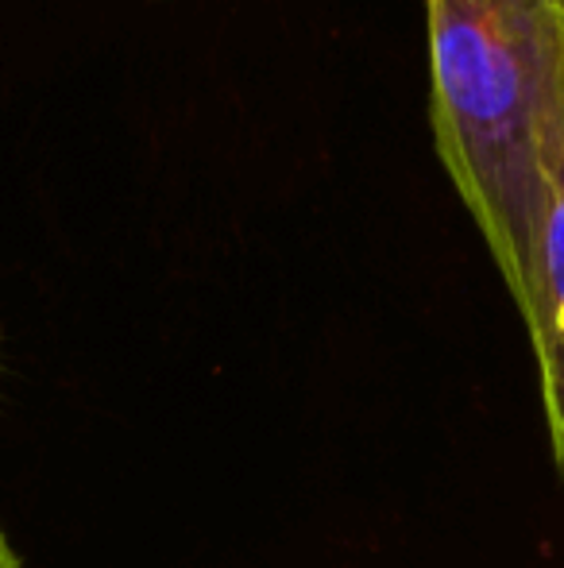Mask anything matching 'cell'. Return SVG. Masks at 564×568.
I'll return each instance as SVG.
<instances>
[{
    "label": "cell",
    "mask_w": 564,
    "mask_h": 568,
    "mask_svg": "<svg viewBox=\"0 0 564 568\" xmlns=\"http://www.w3.org/2000/svg\"><path fill=\"white\" fill-rule=\"evenodd\" d=\"M0 568H23L20 554H16L12 541L4 538V530H0Z\"/></svg>",
    "instance_id": "3957f363"
},
{
    "label": "cell",
    "mask_w": 564,
    "mask_h": 568,
    "mask_svg": "<svg viewBox=\"0 0 564 568\" xmlns=\"http://www.w3.org/2000/svg\"><path fill=\"white\" fill-rule=\"evenodd\" d=\"M542 179L545 213L542 240H537L534 298L522 322L534 344L545 426H550L553 460L564 479V82L542 128Z\"/></svg>",
    "instance_id": "7a4b0ae2"
},
{
    "label": "cell",
    "mask_w": 564,
    "mask_h": 568,
    "mask_svg": "<svg viewBox=\"0 0 564 568\" xmlns=\"http://www.w3.org/2000/svg\"><path fill=\"white\" fill-rule=\"evenodd\" d=\"M437 159L519 314L542 240V128L564 82V0H425Z\"/></svg>",
    "instance_id": "6da1fadb"
}]
</instances>
